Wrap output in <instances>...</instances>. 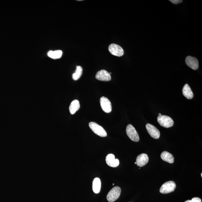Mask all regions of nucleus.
Segmentation results:
<instances>
[{
    "label": "nucleus",
    "mask_w": 202,
    "mask_h": 202,
    "mask_svg": "<svg viewBox=\"0 0 202 202\" xmlns=\"http://www.w3.org/2000/svg\"><path fill=\"white\" fill-rule=\"evenodd\" d=\"M182 93L184 96L188 99H192L194 97L192 91L188 84H186L183 87Z\"/></svg>",
    "instance_id": "13"
},
{
    "label": "nucleus",
    "mask_w": 202,
    "mask_h": 202,
    "mask_svg": "<svg viewBox=\"0 0 202 202\" xmlns=\"http://www.w3.org/2000/svg\"><path fill=\"white\" fill-rule=\"evenodd\" d=\"M149 158L148 155L145 153L138 155L136 159V164L139 167H142L146 165L149 161Z\"/></svg>",
    "instance_id": "12"
},
{
    "label": "nucleus",
    "mask_w": 202,
    "mask_h": 202,
    "mask_svg": "<svg viewBox=\"0 0 202 202\" xmlns=\"http://www.w3.org/2000/svg\"><path fill=\"white\" fill-rule=\"evenodd\" d=\"M113 185H114V184H113Z\"/></svg>",
    "instance_id": "22"
},
{
    "label": "nucleus",
    "mask_w": 202,
    "mask_h": 202,
    "mask_svg": "<svg viewBox=\"0 0 202 202\" xmlns=\"http://www.w3.org/2000/svg\"><path fill=\"white\" fill-rule=\"evenodd\" d=\"M135 164H136V162H135Z\"/></svg>",
    "instance_id": "24"
},
{
    "label": "nucleus",
    "mask_w": 202,
    "mask_h": 202,
    "mask_svg": "<svg viewBox=\"0 0 202 202\" xmlns=\"http://www.w3.org/2000/svg\"><path fill=\"white\" fill-rule=\"evenodd\" d=\"M184 202H201V200L198 197H194L192 199V200H188Z\"/></svg>",
    "instance_id": "19"
},
{
    "label": "nucleus",
    "mask_w": 202,
    "mask_h": 202,
    "mask_svg": "<svg viewBox=\"0 0 202 202\" xmlns=\"http://www.w3.org/2000/svg\"><path fill=\"white\" fill-rule=\"evenodd\" d=\"M161 115V114H160V113H159V116H160V115Z\"/></svg>",
    "instance_id": "21"
},
{
    "label": "nucleus",
    "mask_w": 202,
    "mask_h": 202,
    "mask_svg": "<svg viewBox=\"0 0 202 202\" xmlns=\"http://www.w3.org/2000/svg\"><path fill=\"white\" fill-rule=\"evenodd\" d=\"M101 182L99 178L96 177L94 179L93 183V190L96 194H98L101 191Z\"/></svg>",
    "instance_id": "16"
},
{
    "label": "nucleus",
    "mask_w": 202,
    "mask_h": 202,
    "mask_svg": "<svg viewBox=\"0 0 202 202\" xmlns=\"http://www.w3.org/2000/svg\"><path fill=\"white\" fill-rule=\"evenodd\" d=\"M201 177H202V173L201 174Z\"/></svg>",
    "instance_id": "23"
},
{
    "label": "nucleus",
    "mask_w": 202,
    "mask_h": 202,
    "mask_svg": "<svg viewBox=\"0 0 202 202\" xmlns=\"http://www.w3.org/2000/svg\"><path fill=\"white\" fill-rule=\"evenodd\" d=\"M89 126L93 132L100 137H105L107 136V133L105 129L96 122H89Z\"/></svg>",
    "instance_id": "1"
},
{
    "label": "nucleus",
    "mask_w": 202,
    "mask_h": 202,
    "mask_svg": "<svg viewBox=\"0 0 202 202\" xmlns=\"http://www.w3.org/2000/svg\"><path fill=\"white\" fill-rule=\"evenodd\" d=\"M157 121L161 126L166 128L172 127L174 124L172 118L166 115L159 116L157 118Z\"/></svg>",
    "instance_id": "2"
},
{
    "label": "nucleus",
    "mask_w": 202,
    "mask_h": 202,
    "mask_svg": "<svg viewBox=\"0 0 202 202\" xmlns=\"http://www.w3.org/2000/svg\"><path fill=\"white\" fill-rule=\"evenodd\" d=\"M106 161L107 164L112 167H118L120 164V161L118 159H115L114 155L108 154L106 157Z\"/></svg>",
    "instance_id": "11"
},
{
    "label": "nucleus",
    "mask_w": 202,
    "mask_h": 202,
    "mask_svg": "<svg viewBox=\"0 0 202 202\" xmlns=\"http://www.w3.org/2000/svg\"><path fill=\"white\" fill-rule=\"evenodd\" d=\"M176 186L175 183L172 181H168L164 184L160 189V192L163 194H168L174 191Z\"/></svg>",
    "instance_id": "4"
},
{
    "label": "nucleus",
    "mask_w": 202,
    "mask_h": 202,
    "mask_svg": "<svg viewBox=\"0 0 202 202\" xmlns=\"http://www.w3.org/2000/svg\"><path fill=\"white\" fill-rule=\"evenodd\" d=\"M83 69L81 66H77L75 73L72 75L73 80L77 81L80 78L82 75Z\"/></svg>",
    "instance_id": "18"
},
{
    "label": "nucleus",
    "mask_w": 202,
    "mask_h": 202,
    "mask_svg": "<svg viewBox=\"0 0 202 202\" xmlns=\"http://www.w3.org/2000/svg\"><path fill=\"white\" fill-rule=\"evenodd\" d=\"M146 127L148 132L152 137L155 139H158L160 138V131L156 127L149 124H147Z\"/></svg>",
    "instance_id": "8"
},
{
    "label": "nucleus",
    "mask_w": 202,
    "mask_h": 202,
    "mask_svg": "<svg viewBox=\"0 0 202 202\" xmlns=\"http://www.w3.org/2000/svg\"><path fill=\"white\" fill-rule=\"evenodd\" d=\"M100 103L102 109L107 113H110L112 111L111 103L108 98L102 97L100 99Z\"/></svg>",
    "instance_id": "7"
},
{
    "label": "nucleus",
    "mask_w": 202,
    "mask_h": 202,
    "mask_svg": "<svg viewBox=\"0 0 202 202\" xmlns=\"http://www.w3.org/2000/svg\"><path fill=\"white\" fill-rule=\"evenodd\" d=\"M121 188L119 186H115L112 188L107 196V199L109 202H113L118 199L121 193Z\"/></svg>",
    "instance_id": "3"
},
{
    "label": "nucleus",
    "mask_w": 202,
    "mask_h": 202,
    "mask_svg": "<svg viewBox=\"0 0 202 202\" xmlns=\"http://www.w3.org/2000/svg\"><path fill=\"white\" fill-rule=\"evenodd\" d=\"M96 77L97 80L103 81H109L111 79L110 73L105 70H101L97 72Z\"/></svg>",
    "instance_id": "9"
},
{
    "label": "nucleus",
    "mask_w": 202,
    "mask_h": 202,
    "mask_svg": "<svg viewBox=\"0 0 202 202\" xmlns=\"http://www.w3.org/2000/svg\"><path fill=\"white\" fill-rule=\"evenodd\" d=\"M170 1L174 4H177L182 2V0H170Z\"/></svg>",
    "instance_id": "20"
},
{
    "label": "nucleus",
    "mask_w": 202,
    "mask_h": 202,
    "mask_svg": "<svg viewBox=\"0 0 202 202\" xmlns=\"http://www.w3.org/2000/svg\"><path fill=\"white\" fill-rule=\"evenodd\" d=\"M80 108V103L78 100H75L72 101L70 105L69 111L72 115L75 114Z\"/></svg>",
    "instance_id": "15"
},
{
    "label": "nucleus",
    "mask_w": 202,
    "mask_h": 202,
    "mask_svg": "<svg viewBox=\"0 0 202 202\" xmlns=\"http://www.w3.org/2000/svg\"><path fill=\"white\" fill-rule=\"evenodd\" d=\"M109 51L113 56L121 57L124 54V51L122 48L118 45L115 44H110L109 46Z\"/></svg>",
    "instance_id": "6"
},
{
    "label": "nucleus",
    "mask_w": 202,
    "mask_h": 202,
    "mask_svg": "<svg viewBox=\"0 0 202 202\" xmlns=\"http://www.w3.org/2000/svg\"><path fill=\"white\" fill-rule=\"evenodd\" d=\"M160 157L164 161L170 164L174 163V157L173 155L168 152H163L160 155Z\"/></svg>",
    "instance_id": "14"
},
{
    "label": "nucleus",
    "mask_w": 202,
    "mask_h": 202,
    "mask_svg": "<svg viewBox=\"0 0 202 202\" xmlns=\"http://www.w3.org/2000/svg\"><path fill=\"white\" fill-rule=\"evenodd\" d=\"M63 52L61 50L50 51L48 52V56L53 59H58L61 57Z\"/></svg>",
    "instance_id": "17"
},
{
    "label": "nucleus",
    "mask_w": 202,
    "mask_h": 202,
    "mask_svg": "<svg viewBox=\"0 0 202 202\" xmlns=\"http://www.w3.org/2000/svg\"><path fill=\"white\" fill-rule=\"evenodd\" d=\"M186 65L193 70H196L199 67V63L196 58L190 56L186 57L185 60Z\"/></svg>",
    "instance_id": "10"
},
{
    "label": "nucleus",
    "mask_w": 202,
    "mask_h": 202,
    "mask_svg": "<svg viewBox=\"0 0 202 202\" xmlns=\"http://www.w3.org/2000/svg\"><path fill=\"white\" fill-rule=\"evenodd\" d=\"M126 133L127 136L131 140L135 142H138L139 141V134L131 124H129L126 128Z\"/></svg>",
    "instance_id": "5"
}]
</instances>
